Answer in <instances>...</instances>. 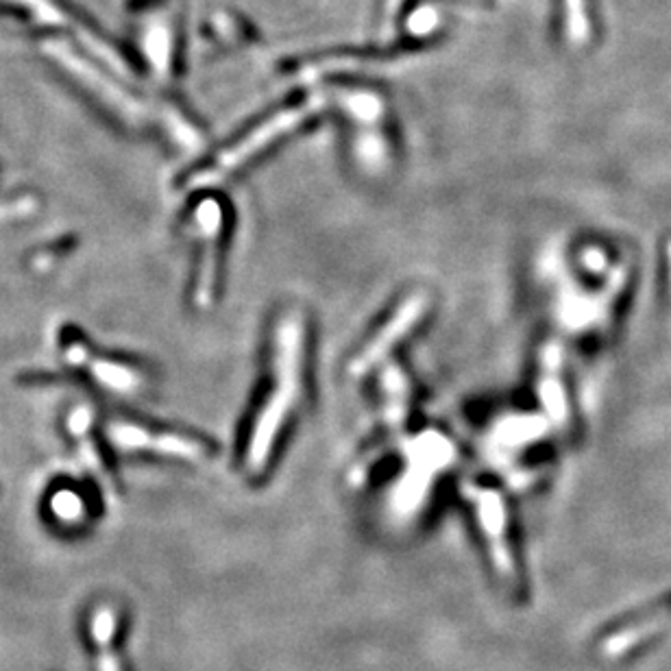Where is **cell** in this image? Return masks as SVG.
<instances>
[{
	"mask_svg": "<svg viewBox=\"0 0 671 671\" xmlns=\"http://www.w3.org/2000/svg\"><path fill=\"white\" fill-rule=\"evenodd\" d=\"M465 497L469 499L473 515L480 523V532L486 541L495 571L504 578V582L517 584V565L508 541V512L502 495L495 488L471 482L465 486Z\"/></svg>",
	"mask_w": 671,
	"mask_h": 671,
	"instance_id": "7",
	"label": "cell"
},
{
	"mask_svg": "<svg viewBox=\"0 0 671 671\" xmlns=\"http://www.w3.org/2000/svg\"><path fill=\"white\" fill-rule=\"evenodd\" d=\"M109 438L122 451L186 462V465H201L212 456V447L199 436L133 421H116L109 425Z\"/></svg>",
	"mask_w": 671,
	"mask_h": 671,
	"instance_id": "6",
	"label": "cell"
},
{
	"mask_svg": "<svg viewBox=\"0 0 671 671\" xmlns=\"http://www.w3.org/2000/svg\"><path fill=\"white\" fill-rule=\"evenodd\" d=\"M181 11H166L162 20H155L146 33V53L157 77L173 79L181 64Z\"/></svg>",
	"mask_w": 671,
	"mask_h": 671,
	"instance_id": "11",
	"label": "cell"
},
{
	"mask_svg": "<svg viewBox=\"0 0 671 671\" xmlns=\"http://www.w3.org/2000/svg\"><path fill=\"white\" fill-rule=\"evenodd\" d=\"M669 619H671V597L652 604L648 608V613H643V617L628 619L617 632L610 634V639L604 643L606 654L619 656L628 652L637 643L652 637L656 630H661Z\"/></svg>",
	"mask_w": 671,
	"mask_h": 671,
	"instance_id": "12",
	"label": "cell"
},
{
	"mask_svg": "<svg viewBox=\"0 0 671 671\" xmlns=\"http://www.w3.org/2000/svg\"><path fill=\"white\" fill-rule=\"evenodd\" d=\"M430 308H432V297L430 292L423 288L410 290L408 295L401 297L386 319L375 327V332L364 340L356 353H353V358L349 362V373L353 377H362L366 373H371L375 366L384 364L386 358L393 356V351L404 343V340H408L414 332H417Z\"/></svg>",
	"mask_w": 671,
	"mask_h": 671,
	"instance_id": "5",
	"label": "cell"
},
{
	"mask_svg": "<svg viewBox=\"0 0 671 671\" xmlns=\"http://www.w3.org/2000/svg\"><path fill=\"white\" fill-rule=\"evenodd\" d=\"M345 120L351 160L364 175H384L393 164V138H390V114L382 92L358 81L334 83L325 94Z\"/></svg>",
	"mask_w": 671,
	"mask_h": 671,
	"instance_id": "3",
	"label": "cell"
},
{
	"mask_svg": "<svg viewBox=\"0 0 671 671\" xmlns=\"http://www.w3.org/2000/svg\"><path fill=\"white\" fill-rule=\"evenodd\" d=\"M53 508H55V515L61 517V519H66V521H77L85 512L83 499H81V495H77V491L75 493L59 491L53 499Z\"/></svg>",
	"mask_w": 671,
	"mask_h": 671,
	"instance_id": "14",
	"label": "cell"
},
{
	"mask_svg": "<svg viewBox=\"0 0 671 671\" xmlns=\"http://www.w3.org/2000/svg\"><path fill=\"white\" fill-rule=\"evenodd\" d=\"M377 395H380V423L386 436H395L404 430L412 410V386L401 364L388 362L377 377Z\"/></svg>",
	"mask_w": 671,
	"mask_h": 671,
	"instance_id": "10",
	"label": "cell"
},
{
	"mask_svg": "<svg viewBox=\"0 0 671 671\" xmlns=\"http://www.w3.org/2000/svg\"><path fill=\"white\" fill-rule=\"evenodd\" d=\"M94 637L101 645V671H120L116 658H114V648H112V639H114V613L112 610H99L94 621Z\"/></svg>",
	"mask_w": 671,
	"mask_h": 671,
	"instance_id": "13",
	"label": "cell"
},
{
	"mask_svg": "<svg viewBox=\"0 0 671 671\" xmlns=\"http://www.w3.org/2000/svg\"><path fill=\"white\" fill-rule=\"evenodd\" d=\"M51 53L59 57L61 64L72 72V77L77 75V79L85 85V88L92 90L96 99L112 109L118 118L131 122V125H142V122H146V107H142L138 99H133L131 94H127L112 79H107L101 70L90 66L88 61L72 51L70 46L66 44L51 46Z\"/></svg>",
	"mask_w": 671,
	"mask_h": 671,
	"instance_id": "8",
	"label": "cell"
},
{
	"mask_svg": "<svg viewBox=\"0 0 671 671\" xmlns=\"http://www.w3.org/2000/svg\"><path fill=\"white\" fill-rule=\"evenodd\" d=\"M64 351L68 362L79 366H90L94 380L107 390H114L118 395L140 393L146 386V373L140 366L125 360L92 356L90 347L85 345V340L79 334L68 336V340L64 343Z\"/></svg>",
	"mask_w": 671,
	"mask_h": 671,
	"instance_id": "9",
	"label": "cell"
},
{
	"mask_svg": "<svg viewBox=\"0 0 671 671\" xmlns=\"http://www.w3.org/2000/svg\"><path fill=\"white\" fill-rule=\"evenodd\" d=\"M325 96L314 94L303 101L288 103L286 107L277 109L275 114L262 118L258 125H253L249 131L240 133V136L225 146L223 151L214 155L210 164L194 170L188 179L190 190H212L221 186L227 179L236 177L244 168L251 166L255 160H260L264 153L273 149L277 142L290 138L292 133L303 129L308 122L323 112Z\"/></svg>",
	"mask_w": 671,
	"mask_h": 671,
	"instance_id": "2",
	"label": "cell"
},
{
	"mask_svg": "<svg viewBox=\"0 0 671 671\" xmlns=\"http://www.w3.org/2000/svg\"><path fill=\"white\" fill-rule=\"evenodd\" d=\"M227 212L221 199L203 197L192 205L188 216V234L192 236L197 260L192 277V303L197 310H210L221 286L223 240Z\"/></svg>",
	"mask_w": 671,
	"mask_h": 671,
	"instance_id": "4",
	"label": "cell"
},
{
	"mask_svg": "<svg viewBox=\"0 0 671 671\" xmlns=\"http://www.w3.org/2000/svg\"><path fill=\"white\" fill-rule=\"evenodd\" d=\"M305 369H308V323L299 310H286L273 325L271 371L244 436L240 460L247 478H260L271 467L282 434L301 408Z\"/></svg>",
	"mask_w": 671,
	"mask_h": 671,
	"instance_id": "1",
	"label": "cell"
}]
</instances>
